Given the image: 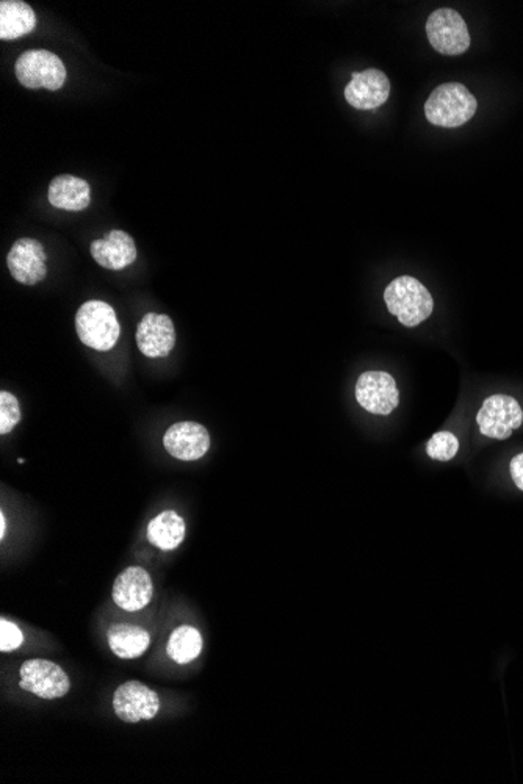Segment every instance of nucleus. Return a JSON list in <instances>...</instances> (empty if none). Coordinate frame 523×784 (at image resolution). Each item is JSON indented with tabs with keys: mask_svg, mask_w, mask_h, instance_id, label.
Returning a JSON list of instances; mask_svg holds the SVG:
<instances>
[{
	"mask_svg": "<svg viewBox=\"0 0 523 784\" xmlns=\"http://www.w3.org/2000/svg\"><path fill=\"white\" fill-rule=\"evenodd\" d=\"M477 108V99L462 83L448 82L431 93L425 104V115L434 126L455 129L469 123Z\"/></svg>",
	"mask_w": 523,
	"mask_h": 784,
	"instance_id": "nucleus-1",
	"label": "nucleus"
},
{
	"mask_svg": "<svg viewBox=\"0 0 523 784\" xmlns=\"http://www.w3.org/2000/svg\"><path fill=\"white\" fill-rule=\"evenodd\" d=\"M387 309L406 328H415L430 318L434 309L431 293L411 276L397 277L384 292Z\"/></svg>",
	"mask_w": 523,
	"mask_h": 784,
	"instance_id": "nucleus-2",
	"label": "nucleus"
},
{
	"mask_svg": "<svg viewBox=\"0 0 523 784\" xmlns=\"http://www.w3.org/2000/svg\"><path fill=\"white\" fill-rule=\"evenodd\" d=\"M80 342L96 351H110L120 339L121 326L115 309L104 301H88L76 315Z\"/></svg>",
	"mask_w": 523,
	"mask_h": 784,
	"instance_id": "nucleus-3",
	"label": "nucleus"
},
{
	"mask_svg": "<svg viewBox=\"0 0 523 784\" xmlns=\"http://www.w3.org/2000/svg\"><path fill=\"white\" fill-rule=\"evenodd\" d=\"M16 79L30 90L57 91L65 85L66 68L62 58L44 49L19 55L15 65Z\"/></svg>",
	"mask_w": 523,
	"mask_h": 784,
	"instance_id": "nucleus-4",
	"label": "nucleus"
},
{
	"mask_svg": "<svg viewBox=\"0 0 523 784\" xmlns=\"http://www.w3.org/2000/svg\"><path fill=\"white\" fill-rule=\"evenodd\" d=\"M426 35L439 54L462 55L470 47V33L466 21L458 11L441 8L426 22Z\"/></svg>",
	"mask_w": 523,
	"mask_h": 784,
	"instance_id": "nucleus-5",
	"label": "nucleus"
},
{
	"mask_svg": "<svg viewBox=\"0 0 523 784\" xmlns=\"http://www.w3.org/2000/svg\"><path fill=\"white\" fill-rule=\"evenodd\" d=\"M19 686L22 691L37 695L43 700L63 698L71 689V681L62 667L47 659H29L19 669Z\"/></svg>",
	"mask_w": 523,
	"mask_h": 784,
	"instance_id": "nucleus-6",
	"label": "nucleus"
},
{
	"mask_svg": "<svg viewBox=\"0 0 523 784\" xmlns=\"http://www.w3.org/2000/svg\"><path fill=\"white\" fill-rule=\"evenodd\" d=\"M523 410L516 398L509 395H492L484 400L477 415L483 436L505 440L522 426Z\"/></svg>",
	"mask_w": 523,
	"mask_h": 784,
	"instance_id": "nucleus-7",
	"label": "nucleus"
},
{
	"mask_svg": "<svg viewBox=\"0 0 523 784\" xmlns=\"http://www.w3.org/2000/svg\"><path fill=\"white\" fill-rule=\"evenodd\" d=\"M356 400L370 414H392L400 404L397 382L386 371H365L356 382Z\"/></svg>",
	"mask_w": 523,
	"mask_h": 784,
	"instance_id": "nucleus-8",
	"label": "nucleus"
},
{
	"mask_svg": "<svg viewBox=\"0 0 523 784\" xmlns=\"http://www.w3.org/2000/svg\"><path fill=\"white\" fill-rule=\"evenodd\" d=\"M113 709L116 717L124 723L152 720L160 711V698L140 681H127L116 689Z\"/></svg>",
	"mask_w": 523,
	"mask_h": 784,
	"instance_id": "nucleus-9",
	"label": "nucleus"
},
{
	"mask_svg": "<svg viewBox=\"0 0 523 784\" xmlns=\"http://www.w3.org/2000/svg\"><path fill=\"white\" fill-rule=\"evenodd\" d=\"M163 446L174 459L198 461L210 450V434L201 423L179 421L165 432Z\"/></svg>",
	"mask_w": 523,
	"mask_h": 784,
	"instance_id": "nucleus-10",
	"label": "nucleus"
},
{
	"mask_svg": "<svg viewBox=\"0 0 523 784\" xmlns=\"http://www.w3.org/2000/svg\"><path fill=\"white\" fill-rule=\"evenodd\" d=\"M46 251L40 241L19 238L7 256L11 276L22 285H37L47 274Z\"/></svg>",
	"mask_w": 523,
	"mask_h": 784,
	"instance_id": "nucleus-11",
	"label": "nucleus"
},
{
	"mask_svg": "<svg viewBox=\"0 0 523 784\" xmlns=\"http://www.w3.org/2000/svg\"><path fill=\"white\" fill-rule=\"evenodd\" d=\"M390 94V80L379 69L353 72L350 83L345 87V99L358 110H375L386 104Z\"/></svg>",
	"mask_w": 523,
	"mask_h": 784,
	"instance_id": "nucleus-12",
	"label": "nucleus"
},
{
	"mask_svg": "<svg viewBox=\"0 0 523 784\" xmlns=\"http://www.w3.org/2000/svg\"><path fill=\"white\" fill-rule=\"evenodd\" d=\"M154 584L151 575L141 567H127L118 575L113 586L112 597L115 605L126 612L145 609L152 601Z\"/></svg>",
	"mask_w": 523,
	"mask_h": 784,
	"instance_id": "nucleus-13",
	"label": "nucleus"
},
{
	"mask_svg": "<svg viewBox=\"0 0 523 784\" xmlns=\"http://www.w3.org/2000/svg\"><path fill=\"white\" fill-rule=\"evenodd\" d=\"M135 340L146 357L157 359L168 356L176 345L173 320L159 313H148L138 324Z\"/></svg>",
	"mask_w": 523,
	"mask_h": 784,
	"instance_id": "nucleus-14",
	"label": "nucleus"
},
{
	"mask_svg": "<svg viewBox=\"0 0 523 784\" xmlns=\"http://www.w3.org/2000/svg\"><path fill=\"white\" fill-rule=\"evenodd\" d=\"M90 251L96 263L105 270H124L137 260L134 238L124 231H110L102 240H94Z\"/></svg>",
	"mask_w": 523,
	"mask_h": 784,
	"instance_id": "nucleus-15",
	"label": "nucleus"
},
{
	"mask_svg": "<svg viewBox=\"0 0 523 784\" xmlns=\"http://www.w3.org/2000/svg\"><path fill=\"white\" fill-rule=\"evenodd\" d=\"M47 199L55 209L80 212L90 205V185L87 180L79 179L71 174H62L52 180L49 191H47Z\"/></svg>",
	"mask_w": 523,
	"mask_h": 784,
	"instance_id": "nucleus-16",
	"label": "nucleus"
},
{
	"mask_svg": "<svg viewBox=\"0 0 523 784\" xmlns=\"http://www.w3.org/2000/svg\"><path fill=\"white\" fill-rule=\"evenodd\" d=\"M37 27V16L29 4L22 0L0 2V40H18Z\"/></svg>",
	"mask_w": 523,
	"mask_h": 784,
	"instance_id": "nucleus-17",
	"label": "nucleus"
},
{
	"mask_svg": "<svg viewBox=\"0 0 523 784\" xmlns=\"http://www.w3.org/2000/svg\"><path fill=\"white\" fill-rule=\"evenodd\" d=\"M107 642L110 650L121 659H137L145 655L151 645V634L145 628L137 625L110 626L107 631Z\"/></svg>",
	"mask_w": 523,
	"mask_h": 784,
	"instance_id": "nucleus-18",
	"label": "nucleus"
},
{
	"mask_svg": "<svg viewBox=\"0 0 523 784\" xmlns=\"http://www.w3.org/2000/svg\"><path fill=\"white\" fill-rule=\"evenodd\" d=\"M185 533L187 531L184 518L174 511L162 512L148 525L149 544L162 551H173L181 547Z\"/></svg>",
	"mask_w": 523,
	"mask_h": 784,
	"instance_id": "nucleus-19",
	"label": "nucleus"
},
{
	"mask_svg": "<svg viewBox=\"0 0 523 784\" xmlns=\"http://www.w3.org/2000/svg\"><path fill=\"white\" fill-rule=\"evenodd\" d=\"M202 636L193 626H179L171 633L166 653L179 666H187L199 658L202 651Z\"/></svg>",
	"mask_w": 523,
	"mask_h": 784,
	"instance_id": "nucleus-20",
	"label": "nucleus"
},
{
	"mask_svg": "<svg viewBox=\"0 0 523 784\" xmlns=\"http://www.w3.org/2000/svg\"><path fill=\"white\" fill-rule=\"evenodd\" d=\"M458 451L459 440L456 439L455 434H451V432L447 431L436 432V434L431 437L428 445H426V453H428V456H430L431 459H434V461H451V459L458 454Z\"/></svg>",
	"mask_w": 523,
	"mask_h": 784,
	"instance_id": "nucleus-21",
	"label": "nucleus"
},
{
	"mask_svg": "<svg viewBox=\"0 0 523 784\" xmlns=\"http://www.w3.org/2000/svg\"><path fill=\"white\" fill-rule=\"evenodd\" d=\"M21 406L18 398L10 392H0V434L5 436L21 421Z\"/></svg>",
	"mask_w": 523,
	"mask_h": 784,
	"instance_id": "nucleus-22",
	"label": "nucleus"
},
{
	"mask_svg": "<svg viewBox=\"0 0 523 784\" xmlns=\"http://www.w3.org/2000/svg\"><path fill=\"white\" fill-rule=\"evenodd\" d=\"M22 644H24V634L21 628L11 620H0V651L11 653L21 648Z\"/></svg>",
	"mask_w": 523,
	"mask_h": 784,
	"instance_id": "nucleus-23",
	"label": "nucleus"
},
{
	"mask_svg": "<svg viewBox=\"0 0 523 784\" xmlns=\"http://www.w3.org/2000/svg\"><path fill=\"white\" fill-rule=\"evenodd\" d=\"M509 470H511V478H513L514 484L523 492V453L514 457L511 464H509Z\"/></svg>",
	"mask_w": 523,
	"mask_h": 784,
	"instance_id": "nucleus-24",
	"label": "nucleus"
},
{
	"mask_svg": "<svg viewBox=\"0 0 523 784\" xmlns=\"http://www.w3.org/2000/svg\"><path fill=\"white\" fill-rule=\"evenodd\" d=\"M5 534H7V518H5L4 512L0 514V539H5Z\"/></svg>",
	"mask_w": 523,
	"mask_h": 784,
	"instance_id": "nucleus-25",
	"label": "nucleus"
}]
</instances>
